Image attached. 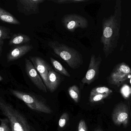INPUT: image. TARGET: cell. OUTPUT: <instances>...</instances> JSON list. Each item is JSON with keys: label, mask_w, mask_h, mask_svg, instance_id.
I'll use <instances>...</instances> for the list:
<instances>
[{"label": "cell", "mask_w": 131, "mask_h": 131, "mask_svg": "<svg viewBox=\"0 0 131 131\" xmlns=\"http://www.w3.org/2000/svg\"><path fill=\"white\" fill-rule=\"evenodd\" d=\"M78 131H88L87 126L83 119H81L79 123Z\"/></svg>", "instance_id": "25"}, {"label": "cell", "mask_w": 131, "mask_h": 131, "mask_svg": "<svg viewBox=\"0 0 131 131\" xmlns=\"http://www.w3.org/2000/svg\"><path fill=\"white\" fill-rule=\"evenodd\" d=\"M95 131H104L102 129L100 128H98L96 129L95 130Z\"/></svg>", "instance_id": "26"}, {"label": "cell", "mask_w": 131, "mask_h": 131, "mask_svg": "<svg viewBox=\"0 0 131 131\" xmlns=\"http://www.w3.org/2000/svg\"><path fill=\"white\" fill-rule=\"evenodd\" d=\"M109 95L103 94H96V93H90L89 100L92 103H96L100 102L107 98Z\"/></svg>", "instance_id": "19"}, {"label": "cell", "mask_w": 131, "mask_h": 131, "mask_svg": "<svg viewBox=\"0 0 131 131\" xmlns=\"http://www.w3.org/2000/svg\"><path fill=\"white\" fill-rule=\"evenodd\" d=\"M3 80V77H2V76H0V81H2V80Z\"/></svg>", "instance_id": "27"}, {"label": "cell", "mask_w": 131, "mask_h": 131, "mask_svg": "<svg viewBox=\"0 0 131 131\" xmlns=\"http://www.w3.org/2000/svg\"><path fill=\"white\" fill-rule=\"evenodd\" d=\"M69 95L75 103H78L80 98V93L79 87L76 85H73L68 89Z\"/></svg>", "instance_id": "18"}, {"label": "cell", "mask_w": 131, "mask_h": 131, "mask_svg": "<svg viewBox=\"0 0 131 131\" xmlns=\"http://www.w3.org/2000/svg\"><path fill=\"white\" fill-rule=\"evenodd\" d=\"M101 61L102 59L100 56L96 58L95 55H92L86 74L81 81L83 83L90 85L97 79Z\"/></svg>", "instance_id": "9"}, {"label": "cell", "mask_w": 131, "mask_h": 131, "mask_svg": "<svg viewBox=\"0 0 131 131\" xmlns=\"http://www.w3.org/2000/svg\"><path fill=\"white\" fill-rule=\"evenodd\" d=\"M131 75V69L125 63L116 65L108 78L109 82L119 86L126 81Z\"/></svg>", "instance_id": "5"}, {"label": "cell", "mask_w": 131, "mask_h": 131, "mask_svg": "<svg viewBox=\"0 0 131 131\" xmlns=\"http://www.w3.org/2000/svg\"><path fill=\"white\" fill-rule=\"evenodd\" d=\"M10 91L14 95L24 102L30 108L47 114L52 113V110L47 105L33 95L14 90Z\"/></svg>", "instance_id": "4"}, {"label": "cell", "mask_w": 131, "mask_h": 131, "mask_svg": "<svg viewBox=\"0 0 131 131\" xmlns=\"http://www.w3.org/2000/svg\"><path fill=\"white\" fill-rule=\"evenodd\" d=\"M120 24L115 13L102 22L103 33L101 42L106 57L112 52L117 45L119 36Z\"/></svg>", "instance_id": "1"}, {"label": "cell", "mask_w": 131, "mask_h": 131, "mask_svg": "<svg viewBox=\"0 0 131 131\" xmlns=\"http://www.w3.org/2000/svg\"><path fill=\"white\" fill-rule=\"evenodd\" d=\"M29 59L40 75L44 84L47 87L48 86L47 77L49 70L51 67L41 57L30 56L29 57Z\"/></svg>", "instance_id": "11"}, {"label": "cell", "mask_w": 131, "mask_h": 131, "mask_svg": "<svg viewBox=\"0 0 131 131\" xmlns=\"http://www.w3.org/2000/svg\"><path fill=\"white\" fill-rule=\"evenodd\" d=\"M50 60L51 63L56 72L63 75L70 77V74L59 62L52 57H50Z\"/></svg>", "instance_id": "17"}, {"label": "cell", "mask_w": 131, "mask_h": 131, "mask_svg": "<svg viewBox=\"0 0 131 131\" xmlns=\"http://www.w3.org/2000/svg\"><path fill=\"white\" fill-rule=\"evenodd\" d=\"M129 109L128 105L124 103L117 104L113 111L112 118L116 125L127 126L129 119Z\"/></svg>", "instance_id": "7"}, {"label": "cell", "mask_w": 131, "mask_h": 131, "mask_svg": "<svg viewBox=\"0 0 131 131\" xmlns=\"http://www.w3.org/2000/svg\"><path fill=\"white\" fill-rule=\"evenodd\" d=\"M61 81V78L59 74L55 72L52 68L49 70L47 77L48 86L47 88L51 92H53L59 86Z\"/></svg>", "instance_id": "13"}, {"label": "cell", "mask_w": 131, "mask_h": 131, "mask_svg": "<svg viewBox=\"0 0 131 131\" xmlns=\"http://www.w3.org/2000/svg\"><path fill=\"white\" fill-rule=\"evenodd\" d=\"M48 45L54 53L63 60L72 69H78L83 63L82 55L75 49L57 41L49 42Z\"/></svg>", "instance_id": "3"}, {"label": "cell", "mask_w": 131, "mask_h": 131, "mask_svg": "<svg viewBox=\"0 0 131 131\" xmlns=\"http://www.w3.org/2000/svg\"><path fill=\"white\" fill-rule=\"evenodd\" d=\"M0 109L9 119L12 131H33L25 116L2 98L0 99Z\"/></svg>", "instance_id": "2"}, {"label": "cell", "mask_w": 131, "mask_h": 131, "mask_svg": "<svg viewBox=\"0 0 131 131\" xmlns=\"http://www.w3.org/2000/svg\"><path fill=\"white\" fill-rule=\"evenodd\" d=\"M25 62L26 72L29 78L39 89L43 92H47L46 85L32 62L27 58L25 59Z\"/></svg>", "instance_id": "10"}, {"label": "cell", "mask_w": 131, "mask_h": 131, "mask_svg": "<svg viewBox=\"0 0 131 131\" xmlns=\"http://www.w3.org/2000/svg\"><path fill=\"white\" fill-rule=\"evenodd\" d=\"M0 19L4 23L14 25H20V23L13 15L4 9L0 8Z\"/></svg>", "instance_id": "15"}, {"label": "cell", "mask_w": 131, "mask_h": 131, "mask_svg": "<svg viewBox=\"0 0 131 131\" xmlns=\"http://www.w3.org/2000/svg\"><path fill=\"white\" fill-rule=\"evenodd\" d=\"M113 92L112 90L105 86H100L93 88L90 93L96 94H103L109 95Z\"/></svg>", "instance_id": "20"}, {"label": "cell", "mask_w": 131, "mask_h": 131, "mask_svg": "<svg viewBox=\"0 0 131 131\" xmlns=\"http://www.w3.org/2000/svg\"><path fill=\"white\" fill-rule=\"evenodd\" d=\"M52 1L56 3L60 4L77 3L86 1L85 0H52Z\"/></svg>", "instance_id": "24"}, {"label": "cell", "mask_w": 131, "mask_h": 131, "mask_svg": "<svg viewBox=\"0 0 131 131\" xmlns=\"http://www.w3.org/2000/svg\"><path fill=\"white\" fill-rule=\"evenodd\" d=\"M30 40V37L27 35L22 33L14 34L10 38L9 45L13 46L26 43Z\"/></svg>", "instance_id": "14"}, {"label": "cell", "mask_w": 131, "mask_h": 131, "mask_svg": "<svg viewBox=\"0 0 131 131\" xmlns=\"http://www.w3.org/2000/svg\"><path fill=\"white\" fill-rule=\"evenodd\" d=\"M33 48L32 45L27 44L15 47L7 53V62H10L19 59L32 50Z\"/></svg>", "instance_id": "12"}, {"label": "cell", "mask_w": 131, "mask_h": 131, "mask_svg": "<svg viewBox=\"0 0 131 131\" xmlns=\"http://www.w3.org/2000/svg\"><path fill=\"white\" fill-rule=\"evenodd\" d=\"M120 92L123 97L127 99L129 98L131 95V87L128 85L124 84L121 87Z\"/></svg>", "instance_id": "21"}, {"label": "cell", "mask_w": 131, "mask_h": 131, "mask_svg": "<svg viewBox=\"0 0 131 131\" xmlns=\"http://www.w3.org/2000/svg\"><path fill=\"white\" fill-rule=\"evenodd\" d=\"M10 29L4 26H0V55L2 56L4 40L11 38Z\"/></svg>", "instance_id": "16"}, {"label": "cell", "mask_w": 131, "mask_h": 131, "mask_svg": "<svg viewBox=\"0 0 131 131\" xmlns=\"http://www.w3.org/2000/svg\"><path fill=\"white\" fill-rule=\"evenodd\" d=\"M44 1V0H17V10L26 16L38 14L39 6Z\"/></svg>", "instance_id": "8"}, {"label": "cell", "mask_w": 131, "mask_h": 131, "mask_svg": "<svg viewBox=\"0 0 131 131\" xmlns=\"http://www.w3.org/2000/svg\"><path fill=\"white\" fill-rule=\"evenodd\" d=\"M62 22L65 28L71 32L78 28L85 29L89 26L88 20L85 17L74 14L65 15Z\"/></svg>", "instance_id": "6"}, {"label": "cell", "mask_w": 131, "mask_h": 131, "mask_svg": "<svg viewBox=\"0 0 131 131\" xmlns=\"http://www.w3.org/2000/svg\"><path fill=\"white\" fill-rule=\"evenodd\" d=\"M1 125L0 126V131H12L10 125H9V121L7 118L1 119Z\"/></svg>", "instance_id": "22"}, {"label": "cell", "mask_w": 131, "mask_h": 131, "mask_svg": "<svg viewBox=\"0 0 131 131\" xmlns=\"http://www.w3.org/2000/svg\"><path fill=\"white\" fill-rule=\"evenodd\" d=\"M69 115L67 113H64L60 116L59 122V127L60 128L64 127L69 120Z\"/></svg>", "instance_id": "23"}]
</instances>
